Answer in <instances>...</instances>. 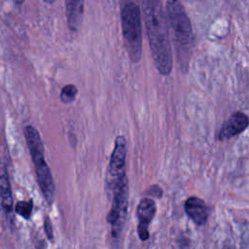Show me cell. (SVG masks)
Returning <instances> with one entry per match:
<instances>
[{
  "label": "cell",
  "mask_w": 249,
  "mask_h": 249,
  "mask_svg": "<svg viewBox=\"0 0 249 249\" xmlns=\"http://www.w3.org/2000/svg\"><path fill=\"white\" fill-rule=\"evenodd\" d=\"M0 193H1V205L2 209L6 215L8 222L13 225L14 224V216H13V196H12V189L11 184L7 172L6 165H3L1 171V179H0Z\"/></svg>",
  "instance_id": "30bf717a"
},
{
  "label": "cell",
  "mask_w": 249,
  "mask_h": 249,
  "mask_svg": "<svg viewBox=\"0 0 249 249\" xmlns=\"http://www.w3.org/2000/svg\"><path fill=\"white\" fill-rule=\"evenodd\" d=\"M165 14L171 31V40L177 59L183 70L188 69L191 53L194 46V33L190 18L180 1L165 2Z\"/></svg>",
  "instance_id": "7a4b0ae2"
},
{
  "label": "cell",
  "mask_w": 249,
  "mask_h": 249,
  "mask_svg": "<svg viewBox=\"0 0 249 249\" xmlns=\"http://www.w3.org/2000/svg\"><path fill=\"white\" fill-rule=\"evenodd\" d=\"M156 202L149 197H144L138 203L136 209V217H137V233L142 241H146L149 239V226L156 214Z\"/></svg>",
  "instance_id": "52a82bcc"
},
{
  "label": "cell",
  "mask_w": 249,
  "mask_h": 249,
  "mask_svg": "<svg viewBox=\"0 0 249 249\" xmlns=\"http://www.w3.org/2000/svg\"><path fill=\"white\" fill-rule=\"evenodd\" d=\"M121 22L124 47L129 59L136 63L142 55V27L140 8L137 3L129 0L120 2Z\"/></svg>",
  "instance_id": "3957f363"
},
{
  "label": "cell",
  "mask_w": 249,
  "mask_h": 249,
  "mask_svg": "<svg viewBox=\"0 0 249 249\" xmlns=\"http://www.w3.org/2000/svg\"><path fill=\"white\" fill-rule=\"evenodd\" d=\"M24 136L36 170L37 180L45 200L51 205L54 199V183L49 165L45 160L44 146L38 130L32 125L24 127Z\"/></svg>",
  "instance_id": "277c9868"
},
{
  "label": "cell",
  "mask_w": 249,
  "mask_h": 249,
  "mask_svg": "<svg viewBox=\"0 0 249 249\" xmlns=\"http://www.w3.org/2000/svg\"><path fill=\"white\" fill-rule=\"evenodd\" d=\"M77 93H78L77 88L74 85L69 84V85L64 86L61 89L59 98H60L61 102H63L65 104H68V103H71L72 101H74Z\"/></svg>",
  "instance_id": "4fadbf2b"
},
{
  "label": "cell",
  "mask_w": 249,
  "mask_h": 249,
  "mask_svg": "<svg viewBox=\"0 0 249 249\" xmlns=\"http://www.w3.org/2000/svg\"><path fill=\"white\" fill-rule=\"evenodd\" d=\"M125 160H126V140L124 136L119 135L116 137L115 146L111 154L109 165L106 172L105 182L106 189L110 195L124 179L125 174Z\"/></svg>",
  "instance_id": "8992f818"
},
{
  "label": "cell",
  "mask_w": 249,
  "mask_h": 249,
  "mask_svg": "<svg viewBox=\"0 0 249 249\" xmlns=\"http://www.w3.org/2000/svg\"><path fill=\"white\" fill-rule=\"evenodd\" d=\"M185 211L197 226H203L208 219V209L205 202L196 196H190L185 201Z\"/></svg>",
  "instance_id": "9c48e42d"
},
{
  "label": "cell",
  "mask_w": 249,
  "mask_h": 249,
  "mask_svg": "<svg viewBox=\"0 0 249 249\" xmlns=\"http://www.w3.org/2000/svg\"><path fill=\"white\" fill-rule=\"evenodd\" d=\"M112 203L107 215V222L111 226L114 238L119 237L127 214L128 206V182L124 179L110 195Z\"/></svg>",
  "instance_id": "5b68a950"
},
{
  "label": "cell",
  "mask_w": 249,
  "mask_h": 249,
  "mask_svg": "<svg viewBox=\"0 0 249 249\" xmlns=\"http://www.w3.org/2000/svg\"><path fill=\"white\" fill-rule=\"evenodd\" d=\"M141 6L152 57L160 74L167 76L172 70V52L165 11L160 0H143Z\"/></svg>",
  "instance_id": "6da1fadb"
},
{
  "label": "cell",
  "mask_w": 249,
  "mask_h": 249,
  "mask_svg": "<svg viewBox=\"0 0 249 249\" xmlns=\"http://www.w3.org/2000/svg\"><path fill=\"white\" fill-rule=\"evenodd\" d=\"M32 209H33V201L32 199H29L27 201L25 200H20L18 201L15 205V212L21 216L22 218H24L25 220H29L31 217V213H32Z\"/></svg>",
  "instance_id": "7c38bea8"
},
{
  "label": "cell",
  "mask_w": 249,
  "mask_h": 249,
  "mask_svg": "<svg viewBox=\"0 0 249 249\" xmlns=\"http://www.w3.org/2000/svg\"><path fill=\"white\" fill-rule=\"evenodd\" d=\"M249 124V118L242 112L233 113L222 125L219 131V139H229L242 132Z\"/></svg>",
  "instance_id": "ba28073f"
},
{
  "label": "cell",
  "mask_w": 249,
  "mask_h": 249,
  "mask_svg": "<svg viewBox=\"0 0 249 249\" xmlns=\"http://www.w3.org/2000/svg\"><path fill=\"white\" fill-rule=\"evenodd\" d=\"M66 18L69 27L73 31H77L81 25L83 13H84V1H72L66 0Z\"/></svg>",
  "instance_id": "8fae6325"
},
{
  "label": "cell",
  "mask_w": 249,
  "mask_h": 249,
  "mask_svg": "<svg viewBox=\"0 0 249 249\" xmlns=\"http://www.w3.org/2000/svg\"><path fill=\"white\" fill-rule=\"evenodd\" d=\"M44 230H45V233L48 237L49 240H53V225L51 222V219L46 216L44 218Z\"/></svg>",
  "instance_id": "5bb4252c"
}]
</instances>
